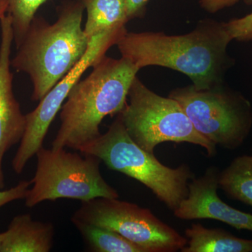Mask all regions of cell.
<instances>
[{"mask_svg": "<svg viewBox=\"0 0 252 252\" xmlns=\"http://www.w3.org/2000/svg\"><path fill=\"white\" fill-rule=\"evenodd\" d=\"M232 41L224 22L206 18L180 35L127 31L116 45L122 57L140 70L148 66L168 68L187 75L195 89H207L224 82L234 65L227 51Z\"/></svg>", "mask_w": 252, "mask_h": 252, "instance_id": "cell-1", "label": "cell"}, {"mask_svg": "<svg viewBox=\"0 0 252 252\" xmlns=\"http://www.w3.org/2000/svg\"><path fill=\"white\" fill-rule=\"evenodd\" d=\"M84 11L79 0H64L56 22L36 15L32 21L11 65L31 78L33 101L41 100L86 54L89 40L82 28Z\"/></svg>", "mask_w": 252, "mask_h": 252, "instance_id": "cell-2", "label": "cell"}, {"mask_svg": "<svg viewBox=\"0 0 252 252\" xmlns=\"http://www.w3.org/2000/svg\"><path fill=\"white\" fill-rule=\"evenodd\" d=\"M92 67L88 77L74 84L61 107V126L52 148L78 151L97 138L104 118L125 107L131 84L140 71L124 58L106 56Z\"/></svg>", "mask_w": 252, "mask_h": 252, "instance_id": "cell-3", "label": "cell"}, {"mask_svg": "<svg viewBox=\"0 0 252 252\" xmlns=\"http://www.w3.org/2000/svg\"><path fill=\"white\" fill-rule=\"evenodd\" d=\"M78 151L97 157L111 170L138 181L172 211L187 198L189 182L195 177L186 164L171 168L159 161L154 154L141 148L118 115L105 133Z\"/></svg>", "mask_w": 252, "mask_h": 252, "instance_id": "cell-4", "label": "cell"}, {"mask_svg": "<svg viewBox=\"0 0 252 252\" xmlns=\"http://www.w3.org/2000/svg\"><path fill=\"white\" fill-rule=\"evenodd\" d=\"M127 98L129 102L117 115L131 138L149 153L154 154L158 144L172 142L200 146L209 157L216 154L217 146L197 132L176 99L156 94L137 77Z\"/></svg>", "mask_w": 252, "mask_h": 252, "instance_id": "cell-5", "label": "cell"}, {"mask_svg": "<svg viewBox=\"0 0 252 252\" xmlns=\"http://www.w3.org/2000/svg\"><path fill=\"white\" fill-rule=\"evenodd\" d=\"M168 96L179 102L197 132L216 146L236 149L251 132V103L225 81L207 89L193 84L177 88Z\"/></svg>", "mask_w": 252, "mask_h": 252, "instance_id": "cell-6", "label": "cell"}, {"mask_svg": "<svg viewBox=\"0 0 252 252\" xmlns=\"http://www.w3.org/2000/svg\"><path fill=\"white\" fill-rule=\"evenodd\" d=\"M71 153L64 149L41 147L36 152V170L31 181L26 205L36 206L46 200L74 199L81 202L95 198H119L117 190L104 180L101 160L92 155Z\"/></svg>", "mask_w": 252, "mask_h": 252, "instance_id": "cell-7", "label": "cell"}, {"mask_svg": "<svg viewBox=\"0 0 252 252\" xmlns=\"http://www.w3.org/2000/svg\"><path fill=\"white\" fill-rule=\"evenodd\" d=\"M72 220L117 232L144 252L181 251L187 244L186 237L159 220L149 209L119 198L99 197L81 202Z\"/></svg>", "mask_w": 252, "mask_h": 252, "instance_id": "cell-8", "label": "cell"}, {"mask_svg": "<svg viewBox=\"0 0 252 252\" xmlns=\"http://www.w3.org/2000/svg\"><path fill=\"white\" fill-rule=\"evenodd\" d=\"M127 32L126 28L101 33L89 41V48L82 60L44 96L37 107L26 114V130L13 159L14 172L21 174L32 157L43 147L44 139L54 118L61 111L74 84L94 63L106 56L112 46Z\"/></svg>", "mask_w": 252, "mask_h": 252, "instance_id": "cell-9", "label": "cell"}, {"mask_svg": "<svg viewBox=\"0 0 252 252\" xmlns=\"http://www.w3.org/2000/svg\"><path fill=\"white\" fill-rule=\"evenodd\" d=\"M220 172L217 167H210L201 177L190 180L188 195L174 210V215L182 220L210 219L252 231V215L230 207L219 197Z\"/></svg>", "mask_w": 252, "mask_h": 252, "instance_id": "cell-10", "label": "cell"}, {"mask_svg": "<svg viewBox=\"0 0 252 252\" xmlns=\"http://www.w3.org/2000/svg\"><path fill=\"white\" fill-rule=\"evenodd\" d=\"M0 189H3V158L13 146L21 142L26 130V118L13 91L11 54L14 32L11 16L6 13L0 18Z\"/></svg>", "mask_w": 252, "mask_h": 252, "instance_id": "cell-11", "label": "cell"}, {"mask_svg": "<svg viewBox=\"0 0 252 252\" xmlns=\"http://www.w3.org/2000/svg\"><path fill=\"white\" fill-rule=\"evenodd\" d=\"M54 235L51 223L33 220L28 214L18 215L4 231L1 252H48Z\"/></svg>", "mask_w": 252, "mask_h": 252, "instance_id": "cell-12", "label": "cell"}, {"mask_svg": "<svg viewBox=\"0 0 252 252\" xmlns=\"http://www.w3.org/2000/svg\"><path fill=\"white\" fill-rule=\"evenodd\" d=\"M185 235L187 244L182 252H252V240L238 238L220 228L193 223Z\"/></svg>", "mask_w": 252, "mask_h": 252, "instance_id": "cell-13", "label": "cell"}, {"mask_svg": "<svg viewBox=\"0 0 252 252\" xmlns=\"http://www.w3.org/2000/svg\"><path fill=\"white\" fill-rule=\"evenodd\" d=\"M86 11L84 31L90 41L102 32L126 28L125 0H79Z\"/></svg>", "mask_w": 252, "mask_h": 252, "instance_id": "cell-14", "label": "cell"}, {"mask_svg": "<svg viewBox=\"0 0 252 252\" xmlns=\"http://www.w3.org/2000/svg\"><path fill=\"white\" fill-rule=\"evenodd\" d=\"M219 187L229 198L252 207V154L235 158L220 172Z\"/></svg>", "mask_w": 252, "mask_h": 252, "instance_id": "cell-15", "label": "cell"}, {"mask_svg": "<svg viewBox=\"0 0 252 252\" xmlns=\"http://www.w3.org/2000/svg\"><path fill=\"white\" fill-rule=\"evenodd\" d=\"M89 248L96 252H144L140 247L108 228L72 220Z\"/></svg>", "mask_w": 252, "mask_h": 252, "instance_id": "cell-16", "label": "cell"}, {"mask_svg": "<svg viewBox=\"0 0 252 252\" xmlns=\"http://www.w3.org/2000/svg\"><path fill=\"white\" fill-rule=\"evenodd\" d=\"M6 14L12 21L14 41L16 47L22 42L23 38L35 17L38 9L49 0H6Z\"/></svg>", "mask_w": 252, "mask_h": 252, "instance_id": "cell-17", "label": "cell"}, {"mask_svg": "<svg viewBox=\"0 0 252 252\" xmlns=\"http://www.w3.org/2000/svg\"><path fill=\"white\" fill-rule=\"evenodd\" d=\"M245 1L247 4H252V0ZM224 23L233 41H252V11L243 17L233 18Z\"/></svg>", "mask_w": 252, "mask_h": 252, "instance_id": "cell-18", "label": "cell"}, {"mask_svg": "<svg viewBox=\"0 0 252 252\" xmlns=\"http://www.w3.org/2000/svg\"><path fill=\"white\" fill-rule=\"evenodd\" d=\"M31 185V181H21L12 188L0 189V208L11 202L26 198Z\"/></svg>", "mask_w": 252, "mask_h": 252, "instance_id": "cell-19", "label": "cell"}, {"mask_svg": "<svg viewBox=\"0 0 252 252\" xmlns=\"http://www.w3.org/2000/svg\"><path fill=\"white\" fill-rule=\"evenodd\" d=\"M149 1L150 0H125L126 16L128 22L145 16Z\"/></svg>", "mask_w": 252, "mask_h": 252, "instance_id": "cell-20", "label": "cell"}, {"mask_svg": "<svg viewBox=\"0 0 252 252\" xmlns=\"http://www.w3.org/2000/svg\"><path fill=\"white\" fill-rule=\"evenodd\" d=\"M240 0H200L202 9L210 14H216L220 10L231 7Z\"/></svg>", "mask_w": 252, "mask_h": 252, "instance_id": "cell-21", "label": "cell"}, {"mask_svg": "<svg viewBox=\"0 0 252 252\" xmlns=\"http://www.w3.org/2000/svg\"><path fill=\"white\" fill-rule=\"evenodd\" d=\"M7 7V1L6 0H0V18L6 14Z\"/></svg>", "mask_w": 252, "mask_h": 252, "instance_id": "cell-22", "label": "cell"}, {"mask_svg": "<svg viewBox=\"0 0 252 252\" xmlns=\"http://www.w3.org/2000/svg\"><path fill=\"white\" fill-rule=\"evenodd\" d=\"M4 238V232L0 233V252H1V248H2L3 241Z\"/></svg>", "mask_w": 252, "mask_h": 252, "instance_id": "cell-23", "label": "cell"}]
</instances>
